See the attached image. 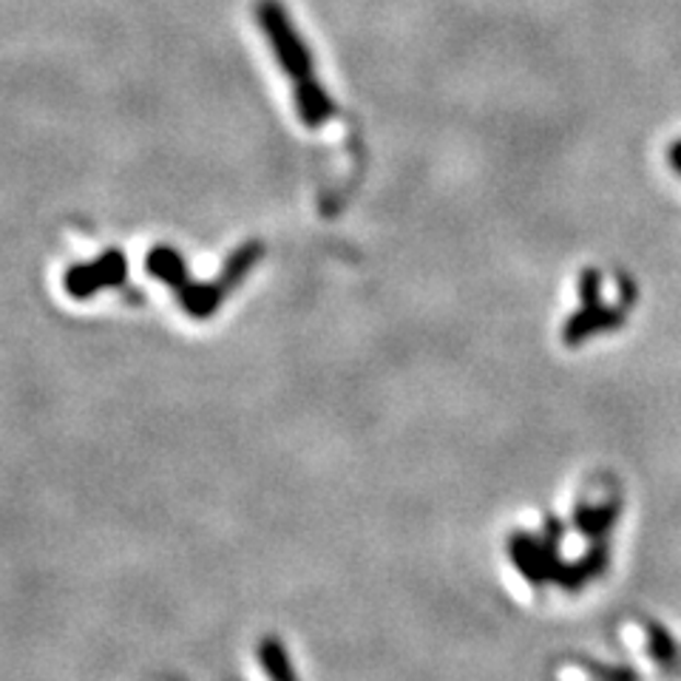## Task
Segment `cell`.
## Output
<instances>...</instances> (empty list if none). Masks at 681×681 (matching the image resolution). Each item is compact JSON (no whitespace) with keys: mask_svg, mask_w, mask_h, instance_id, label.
Wrapping results in <instances>:
<instances>
[{"mask_svg":"<svg viewBox=\"0 0 681 681\" xmlns=\"http://www.w3.org/2000/svg\"><path fill=\"white\" fill-rule=\"evenodd\" d=\"M262 26H265L267 37H270V46L276 49L287 77L292 80V89H296L292 94L299 100L301 119L313 128L324 126V123L333 117V103L327 100L324 89L315 83L313 66H310V55H307L304 43H301L299 35L292 32L285 12H281L276 3H265V7H262Z\"/></svg>","mask_w":681,"mask_h":681,"instance_id":"6da1fadb","label":"cell"}]
</instances>
